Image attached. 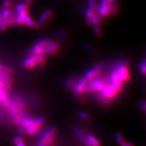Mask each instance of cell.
I'll return each instance as SVG.
<instances>
[{
	"label": "cell",
	"instance_id": "cell-1",
	"mask_svg": "<svg viewBox=\"0 0 146 146\" xmlns=\"http://www.w3.org/2000/svg\"><path fill=\"white\" fill-rule=\"evenodd\" d=\"M58 43L50 40L41 39L28 50L27 54L28 56L34 54H54L58 51Z\"/></svg>",
	"mask_w": 146,
	"mask_h": 146
},
{
	"label": "cell",
	"instance_id": "cell-2",
	"mask_svg": "<svg viewBox=\"0 0 146 146\" xmlns=\"http://www.w3.org/2000/svg\"><path fill=\"white\" fill-rule=\"evenodd\" d=\"M120 90L121 88L117 87L115 84L108 83L101 92L98 93L97 97L101 102L108 103L116 96Z\"/></svg>",
	"mask_w": 146,
	"mask_h": 146
},
{
	"label": "cell",
	"instance_id": "cell-3",
	"mask_svg": "<svg viewBox=\"0 0 146 146\" xmlns=\"http://www.w3.org/2000/svg\"><path fill=\"white\" fill-rule=\"evenodd\" d=\"M108 84V80L106 78L96 77L91 80L85 89L86 93H100Z\"/></svg>",
	"mask_w": 146,
	"mask_h": 146
},
{
	"label": "cell",
	"instance_id": "cell-4",
	"mask_svg": "<svg viewBox=\"0 0 146 146\" xmlns=\"http://www.w3.org/2000/svg\"><path fill=\"white\" fill-rule=\"evenodd\" d=\"M116 0H100L99 3L97 12L100 17H106L110 14L111 8Z\"/></svg>",
	"mask_w": 146,
	"mask_h": 146
},
{
	"label": "cell",
	"instance_id": "cell-5",
	"mask_svg": "<svg viewBox=\"0 0 146 146\" xmlns=\"http://www.w3.org/2000/svg\"><path fill=\"white\" fill-rule=\"evenodd\" d=\"M57 133V129L55 127H51L46 131L40 138L38 145L46 146L51 145L53 143L54 138Z\"/></svg>",
	"mask_w": 146,
	"mask_h": 146
},
{
	"label": "cell",
	"instance_id": "cell-6",
	"mask_svg": "<svg viewBox=\"0 0 146 146\" xmlns=\"http://www.w3.org/2000/svg\"><path fill=\"white\" fill-rule=\"evenodd\" d=\"M114 70L116 71L123 82H127L130 80V76L129 68L127 67L125 63L118 64Z\"/></svg>",
	"mask_w": 146,
	"mask_h": 146
},
{
	"label": "cell",
	"instance_id": "cell-7",
	"mask_svg": "<svg viewBox=\"0 0 146 146\" xmlns=\"http://www.w3.org/2000/svg\"><path fill=\"white\" fill-rule=\"evenodd\" d=\"M89 82L90 81L87 79H86L85 77H82L80 80L77 82L75 87L73 88L72 93L76 96H77L85 92V89Z\"/></svg>",
	"mask_w": 146,
	"mask_h": 146
},
{
	"label": "cell",
	"instance_id": "cell-8",
	"mask_svg": "<svg viewBox=\"0 0 146 146\" xmlns=\"http://www.w3.org/2000/svg\"><path fill=\"white\" fill-rule=\"evenodd\" d=\"M52 15V11L51 9H46V10L43 11L42 14L40 15L38 21L36 22V28H39L44 25L49 20Z\"/></svg>",
	"mask_w": 146,
	"mask_h": 146
},
{
	"label": "cell",
	"instance_id": "cell-9",
	"mask_svg": "<svg viewBox=\"0 0 146 146\" xmlns=\"http://www.w3.org/2000/svg\"><path fill=\"white\" fill-rule=\"evenodd\" d=\"M110 79L111 83L115 84L119 88H122L123 82L122 81L120 77H119V76L117 75V74L115 70H113L111 72V74H110Z\"/></svg>",
	"mask_w": 146,
	"mask_h": 146
},
{
	"label": "cell",
	"instance_id": "cell-10",
	"mask_svg": "<svg viewBox=\"0 0 146 146\" xmlns=\"http://www.w3.org/2000/svg\"><path fill=\"white\" fill-rule=\"evenodd\" d=\"M100 73V70L93 68V69H91L86 71L84 77H85L86 79H87L90 82L91 80H93V79L98 77Z\"/></svg>",
	"mask_w": 146,
	"mask_h": 146
},
{
	"label": "cell",
	"instance_id": "cell-11",
	"mask_svg": "<svg viewBox=\"0 0 146 146\" xmlns=\"http://www.w3.org/2000/svg\"><path fill=\"white\" fill-rule=\"evenodd\" d=\"M74 133H76V135L79 137V138L82 141V142H84V143L86 145H88V146H91L90 143H88V141L86 139V135H85V134L83 133V131H82L79 128H77V127H75L74 129Z\"/></svg>",
	"mask_w": 146,
	"mask_h": 146
},
{
	"label": "cell",
	"instance_id": "cell-12",
	"mask_svg": "<svg viewBox=\"0 0 146 146\" xmlns=\"http://www.w3.org/2000/svg\"><path fill=\"white\" fill-rule=\"evenodd\" d=\"M25 25L32 28H36V22H35L29 15L25 17Z\"/></svg>",
	"mask_w": 146,
	"mask_h": 146
},
{
	"label": "cell",
	"instance_id": "cell-13",
	"mask_svg": "<svg viewBox=\"0 0 146 146\" xmlns=\"http://www.w3.org/2000/svg\"><path fill=\"white\" fill-rule=\"evenodd\" d=\"M17 15V12L15 11H11V14L7 19V24L9 26H14L15 23V17Z\"/></svg>",
	"mask_w": 146,
	"mask_h": 146
},
{
	"label": "cell",
	"instance_id": "cell-14",
	"mask_svg": "<svg viewBox=\"0 0 146 146\" xmlns=\"http://www.w3.org/2000/svg\"><path fill=\"white\" fill-rule=\"evenodd\" d=\"M86 139H87L90 145L99 146L100 145V143H99V141L93 135H91V134H88L86 136Z\"/></svg>",
	"mask_w": 146,
	"mask_h": 146
},
{
	"label": "cell",
	"instance_id": "cell-15",
	"mask_svg": "<svg viewBox=\"0 0 146 146\" xmlns=\"http://www.w3.org/2000/svg\"><path fill=\"white\" fill-rule=\"evenodd\" d=\"M40 128L37 127H28L25 128V131L26 133L28 135H36L37 134L39 131H40Z\"/></svg>",
	"mask_w": 146,
	"mask_h": 146
},
{
	"label": "cell",
	"instance_id": "cell-16",
	"mask_svg": "<svg viewBox=\"0 0 146 146\" xmlns=\"http://www.w3.org/2000/svg\"><path fill=\"white\" fill-rule=\"evenodd\" d=\"M96 13L95 11H92L91 9H86V11H85V18H86V23H87L88 25H90V20L91 17H92L93 16V15L94 14V13Z\"/></svg>",
	"mask_w": 146,
	"mask_h": 146
},
{
	"label": "cell",
	"instance_id": "cell-17",
	"mask_svg": "<svg viewBox=\"0 0 146 146\" xmlns=\"http://www.w3.org/2000/svg\"><path fill=\"white\" fill-rule=\"evenodd\" d=\"M0 71L4 72V73H6V74L12 75V76L13 74V70L11 67H9L7 65H2L1 63L0 64Z\"/></svg>",
	"mask_w": 146,
	"mask_h": 146
},
{
	"label": "cell",
	"instance_id": "cell-18",
	"mask_svg": "<svg viewBox=\"0 0 146 146\" xmlns=\"http://www.w3.org/2000/svg\"><path fill=\"white\" fill-rule=\"evenodd\" d=\"M100 23V17L96 14V13H95L93 15V16L91 17L90 20V25H98Z\"/></svg>",
	"mask_w": 146,
	"mask_h": 146
},
{
	"label": "cell",
	"instance_id": "cell-19",
	"mask_svg": "<svg viewBox=\"0 0 146 146\" xmlns=\"http://www.w3.org/2000/svg\"><path fill=\"white\" fill-rule=\"evenodd\" d=\"M115 138H116V140L117 141V143L119 144H120L122 146H125L126 141L124 140L122 135H121V133H119V132H117V133H116Z\"/></svg>",
	"mask_w": 146,
	"mask_h": 146
},
{
	"label": "cell",
	"instance_id": "cell-20",
	"mask_svg": "<svg viewBox=\"0 0 146 146\" xmlns=\"http://www.w3.org/2000/svg\"><path fill=\"white\" fill-rule=\"evenodd\" d=\"M0 79L1 80H6L9 82L12 83L13 81V79L12 77V75L6 74V73H4L2 71H0Z\"/></svg>",
	"mask_w": 146,
	"mask_h": 146
},
{
	"label": "cell",
	"instance_id": "cell-21",
	"mask_svg": "<svg viewBox=\"0 0 146 146\" xmlns=\"http://www.w3.org/2000/svg\"><path fill=\"white\" fill-rule=\"evenodd\" d=\"M87 3L88 4L89 9L95 12L97 11L98 5L96 0H87Z\"/></svg>",
	"mask_w": 146,
	"mask_h": 146
},
{
	"label": "cell",
	"instance_id": "cell-22",
	"mask_svg": "<svg viewBox=\"0 0 146 146\" xmlns=\"http://www.w3.org/2000/svg\"><path fill=\"white\" fill-rule=\"evenodd\" d=\"M9 99V98H8L7 91L0 89V104L5 102Z\"/></svg>",
	"mask_w": 146,
	"mask_h": 146
},
{
	"label": "cell",
	"instance_id": "cell-23",
	"mask_svg": "<svg viewBox=\"0 0 146 146\" xmlns=\"http://www.w3.org/2000/svg\"><path fill=\"white\" fill-rule=\"evenodd\" d=\"M11 12L10 9H4L0 13V16L1 17L3 20H7L11 14Z\"/></svg>",
	"mask_w": 146,
	"mask_h": 146
},
{
	"label": "cell",
	"instance_id": "cell-24",
	"mask_svg": "<svg viewBox=\"0 0 146 146\" xmlns=\"http://www.w3.org/2000/svg\"><path fill=\"white\" fill-rule=\"evenodd\" d=\"M13 143L17 146H25V143H24V141L23 139L19 136L15 137L14 139H13Z\"/></svg>",
	"mask_w": 146,
	"mask_h": 146
},
{
	"label": "cell",
	"instance_id": "cell-25",
	"mask_svg": "<svg viewBox=\"0 0 146 146\" xmlns=\"http://www.w3.org/2000/svg\"><path fill=\"white\" fill-rule=\"evenodd\" d=\"M77 82L75 79H69L66 82V85L68 88H74L76 85Z\"/></svg>",
	"mask_w": 146,
	"mask_h": 146
},
{
	"label": "cell",
	"instance_id": "cell-26",
	"mask_svg": "<svg viewBox=\"0 0 146 146\" xmlns=\"http://www.w3.org/2000/svg\"><path fill=\"white\" fill-rule=\"evenodd\" d=\"M29 6L28 4L26 3H20L18 4L15 7V11L18 12L21 10H23V9H28Z\"/></svg>",
	"mask_w": 146,
	"mask_h": 146
},
{
	"label": "cell",
	"instance_id": "cell-27",
	"mask_svg": "<svg viewBox=\"0 0 146 146\" xmlns=\"http://www.w3.org/2000/svg\"><path fill=\"white\" fill-rule=\"evenodd\" d=\"M93 31L94 33L97 36H101L102 35V30L100 27L99 26V25L93 26Z\"/></svg>",
	"mask_w": 146,
	"mask_h": 146
},
{
	"label": "cell",
	"instance_id": "cell-28",
	"mask_svg": "<svg viewBox=\"0 0 146 146\" xmlns=\"http://www.w3.org/2000/svg\"><path fill=\"white\" fill-rule=\"evenodd\" d=\"M145 60H143V62H141L139 64V70L140 72L143 74L144 75L145 74V72H146V66H145Z\"/></svg>",
	"mask_w": 146,
	"mask_h": 146
},
{
	"label": "cell",
	"instance_id": "cell-29",
	"mask_svg": "<svg viewBox=\"0 0 146 146\" xmlns=\"http://www.w3.org/2000/svg\"><path fill=\"white\" fill-rule=\"evenodd\" d=\"M15 23L20 26L25 25V18L17 15L15 17Z\"/></svg>",
	"mask_w": 146,
	"mask_h": 146
},
{
	"label": "cell",
	"instance_id": "cell-30",
	"mask_svg": "<svg viewBox=\"0 0 146 146\" xmlns=\"http://www.w3.org/2000/svg\"><path fill=\"white\" fill-rule=\"evenodd\" d=\"M9 27L7 20H3L0 22V31H5Z\"/></svg>",
	"mask_w": 146,
	"mask_h": 146
},
{
	"label": "cell",
	"instance_id": "cell-31",
	"mask_svg": "<svg viewBox=\"0 0 146 146\" xmlns=\"http://www.w3.org/2000/svg\"><path fill=\"white\" fill-rule=\"evenodd\" d=\"M13 5V3L12 0H4L3 3V7L4 9L11 8Z\"/></svg>",
	"mask_w": 146,
	"mask_h": 146
},
{
	"label": "cell",
	"instance_id": "cell-32",
	"mask_svg": "<svg viewBox=\"0 0 146 146\" xmlns=\"http://www.w3.org/2000/svg\"><path fill=\"white\" fill-rule=\"evenodd\" d=\"M17 15L25 18V17L29 15V12L27 9H23V10H21L20 11L17 12Z\"/></svg>",
	"mask_w": 146,
	"mask_h": 146
},
{
	"label": "cell",
	"instance_id": "cell-33",
	"mask_svg": "<svg viewBox=\"0 0 146 146\" xmlns=\"http://www.w3.org/2000/svg\"><path fill=\"white\" fill-rule=\"evenodd\" d=\"M79 117L82 120H86V119H87V118H88L87 114H86L84 111L79 112Z\"/></svg>",
	"mask_w": 146,
	"mask_h": 146
},
{
	"label": "cell",
	"instance_id": "cell-34",
	"mask_svg": "<svg viewBox=\"0 0 146 146\" xmlns=\"http://www.w3.org/2000/svg\"><path fill=\"white\" fill-rule=\"evenodd\" d=\"M140 108L141 109V110H143V111H145V108H146V105H145V100H141L140 102Z\"/></svg>",
	"mask_w": 146,
	"mask_h": 146
},
{
	"label": "cell",
	"instance_id": "cell-35",
	"mask_svg": "<svg viewBox=\"0 0 146 146\" xmlns=\"http://www.w3.org/2000/svg\"><path fill=\"white\" fill-rule=\"evenodd\" d=\"M102 65H101V64H96V65H95L94 66V68H95V69L96 70H100V69H102Z\"/></svg>",
	"mask_w": 146,
	"mask_h": 146
},
{
	"label": "cell",
	"instance_id": "cell-36",
	"mask_svg": "<svg viewBox=\"0 0 146 146\" xmlns=\"http://www.w3.org/2000/svg\"><path fill=\"white\" fill-rule=\"evenodd\" d=\"M31 1V0H26V4H28Z\"/></svg>",
	"mask_w": 146,
	"mask_h": 146
},
{
	"label": "cell",
	"instance_id": "cell-37",
	"mask_svg": "<svg viewBox=\"0 0 146 146\" xmlns=\"http://www.w3.org/2000/svg\"><path fill=\"white\" fill-rule=\"evenodd\" d=\"M0 64H1V63H0Z\"/></svg>",
	"mask_w": 146,
	"mask_h": 146
}]
</instances>
